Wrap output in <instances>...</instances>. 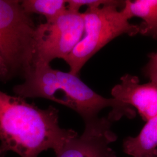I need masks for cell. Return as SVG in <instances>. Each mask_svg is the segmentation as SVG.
Instances as JSON below:
<instances>
[{"instance_id": "1", "label": "cell", "mask_w": 157, "mask_h": 157, "mask_svg": "<svg viewBox=\"0 0 157 157\" xmlns=\"http://www.w3.org/2000/svg\"><path fill=\"white\" fill-rule=\"evenodd\" d=\"M59 111L50 106L41 109L25 98L0 90V141L2 154L38 157L52 149L58 154L68 141L78 136L72 129L61 128Z\"/></svg>"}, {"instance_id": "2", "label": "cell", "mask_w": 157, "mask_h": 157, "mask_svg": "<svg viewBox=\"0 0 157 157\" xmlns=\"http://www.w3.org/2000/svg\"><path fill=\"white\" fill-rule=\"evenodd\" d=\"M15 85L13 91L23 98H43L66 106L89 122L98 117L105 108L111 107L109 119L118 120L123 116L133 118L135 110L116 99L107 98L96 93L79 78L78 75L54 69L50 65L36 64L24 78Z\"/></svg>"}, {"instance_id": "3", "label": "cell", "mask_w": 157, "mask_h": 157, "mask_svg": "<svg viewBox=\"0 0 157 157\" xmlns=\"http://www.w3.org/2000/svg\"><path fill=\"white\" fill-rule=\"evenodd\" d=\"M36 28L21 1L0 0V56L10 75L25 78L33 69Z\"/></svg>"}, {"instance_id": "4", "label": "cell", "mask_w": 157, "mask_h": 157, "mask_svg": "<svg viewBox=\"0 0 157 157\" xmlns=\"http://www.w3.org/2000/svg\"><path fill=\"white\" fill-rule=\"evenodd\" d=\"M118 6H102L87 8L83 12L84 33L82 39L64 61L69 72L78 75L90 58L112 40L126 34L132 36L140 33V25H133Z\"/></svg>"}, {"instance_id": "5", "label": "cell", "mask_w": 157, "mask_h": 157, "mask_svg": "<svg viewBox=\"0 0 157 157\" xmlns=\"http://www.w3.org/2000/svg\"><path fill=\"white\" fill-rule=\"evenodd\" d=\"M83 12L67 11L56 19L37 26L36 64L50 65L55 59H64L72 52L84 33Z\"/></svg>"}, {"instance_id": "6", "label": "cell", "mask_w": 157, "mask_h": 157, "mask_svg": "<svg viewBox=\"0 0 157 157\" xmlns=\"http://www.w3.org/2000/svg\"><path fill=\"white\" fill-rule=\"evenodd\" d=\"M109 118L85 122L84 132L68 141L56 157H117L109 144L117 137L111 129Z\"/></svg>"}, {"instance_id": "7", "label": "cell", "mask_w": 157, "mask_h": 157, "mask_svg": "<svg viewBox=\"0 0 157 157\" xmlns=\"http://www.w3.org/2000/svg\"><path fill=\"white\" fill-rule=\"evenodd\" d=\"M121 83L113 87V98L130 107H134L145 121L157 115V86L151 83L140 84L135 76L126 74Z\"/></svg>"}, {"instance_id": "8", "label": "cell", "mask_w": 157, "mask_h": 157, "mask_svg": "<svg viewBox=\"0 0 157 157\" xmlns=\"http://www.w3.org/2000/svg\"><path fill=\"white\" fill-rule=\"evenodd\" d=\"M123 148L132 157H157V115L147 121L137 136L126 138Z\"/></svg>"}, {"instance_id": "9", "label": "cell", "mask_w": 157, "mask_h": 157, "mask_svg": "<svg viewBox=\"0 0 157 157\" xmlns=\"http://www.w3.org/2000/svg\"><path fill=\"white\" fill-rule=\"evenodd\" d=\"M121 10L129 20L133 17L143 20L140 33L157 39V0H126Z\"/></svg>"}, {"instance_id": "10", "label": "cell", "mask_w": 157, "mask_h": 157, "mask_svg": "<svg viewBox=\"0 0 157 157\" xmlns=\"http://www.w3.org/2000/svg\"><path fill=\"white\" fill-rule=\"evenodd\" d=\"M23 10L29 15L39 14L50 22L67 11L65 0H23L21 1Z\"/></svg>"}, {"instance_id": "11", "label": "cell", "mask_w": 157, "mask_h": 157, "mask_svg": "<svg viewBox=\"0 0 157 157\" xmlns=\"http://www.w3.org/2000/svg\"><path fill=\"white\" fill-rule=\"evenodd\" d=\"M125 1L113 0H69L67 1V10L73 12H80L82 7L86 6L87 8H98L102 6H116L124 8Z\"/></svg>"}, {"instance_id": "12", "label": "cell", "mask_w": 157, "mask_h": 157, "mask_svg": "<svg viewBox=\"0 0 157 157\" xmlns=\"http://www.w3.org/2000/svg\"><path fill=\"white\" fill-rule=\"evenodd\" d=\"M144 73L151 82L157 86V51L149 55V61L144 68Z\"/></svg>"}, {"instance_id": "13", "label": "cell", "mask_w": 157, "mask_h": 157, "mask_svg": "<svg viewBox=\"0 0 157 157\" xmlns=\"http://www.w3.org/2000/svg\"><path fill=\"white\" fill-rule=\"evenodd\" d=\"M10 76L8 69L4 61L2 58L0 56V80H5Z\"/></svg>"}, {"instance_id": "14", "label": "cell", "mask_w": 157, "mask_h": 157, "mask_svg": "<svg viewBox=\"0 0 157 157\" xmlns=\"http://www.w3.org/2000/svg\"><path fill=\"white\" fill-rule=\"evenodd\" d=\"M2 151H1V147H0V157H1V156L2 155Z\"/></svg>"}]
</instances>
